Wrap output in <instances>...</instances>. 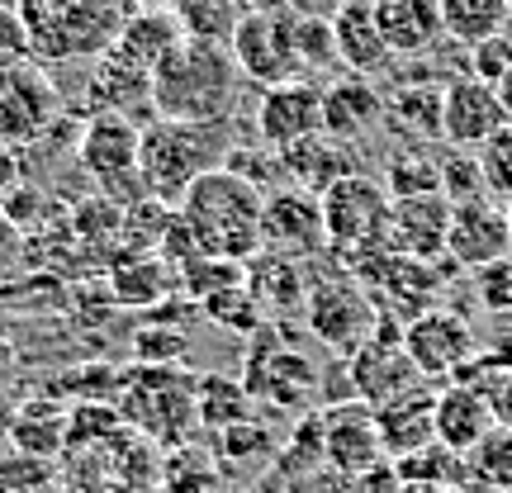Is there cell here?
Listing matches in <instances>:
<instances>
[{"label": "cell", "mask_w": 512, "mask_h": 493, "mask_svg": "<svg viewBox=\"0 0 512 493\" xmlns=\"http://www.w3.org/2000/svg\"><path fill=\"white\" fill-rule=\"evenodd\" d=\"M441 86L427 72H418L413 81L403 76L394 91L384 95V114L380 124H389V133L408 147H432L441 143Z\"/></svg>", "instance_id": "cell-22"}, {"label": "cell", "mask_w": 512, "mask_h": 493, "mask_svg": "<svg viewBox=\"0 0 512 493\" xmlns=\"http://www.w3.org/2000/svg\"><path fill=\"white\" fill-rule=\"evenodd\" d=\"M128 413H138L152 437L176 441L195 418V384L171 366H147L143 384H128Z\"/></svg>", "instance_id": "cell-18"}, {"label": "cell", "mask_w": 512, "mask_h": 493, "mask_svg": "<svg viewBox=\"0 0 512 493\" xmlns=\"http://www.w3.org/2000/svg\"><path fill=\"white\" fill-rule=\"evenodd\" d=\"M318 422H323V451H328V465L342 479H361V475H370V470H380L384 465L375 408H366L361 399H347V403H332Z\"/></svg>", "instance_id": "cell-16"}, {"label": "cell", "mask_w": 512, "mask_h": 493, "mask_svg": "<svg viewBox=\"0 0 512 493\" xmlns=\"http://www.w3.org/2000/svg\"><path fill=\"white\" fill-rule=\"evenodd\" d=\"M62 119V91L43 62H24L0 72V147L24 152L43 143Z\"/></svg>", "instance_id": "cell-9"}, {"label": "cell", "mask_w": 512, "mask_h": 493, "mask_svg": "<svg viewBox=\"0 0 512 493\" xmlns=\"http://www.w3.org/2000/svg\"><path fill=\"white\" fill-rule=\"evenodd\" d=\"M375 24H380L384 48L399 57H427L432 48L446 43L441 29V0H370Z\"/></svg>", "instance_id": "cell-24"}, {"label": "cell", "mask_w": 512, "mask_h": 493, "mask_svg": "<svg viewBox=\"0 0 512 493\" xmlns=\"http://www.w3.org/2000/svg\"><path fill=\"white\" fill-rule=\"evenodd\" d=\"M275 5H290V0H238V10H275Z\"/></svg>", "instance_id": "cell-44"}, {"label": "cell", "mask_w": 512, "mask_h": 493, "mask_svg": "<svg viewBox=\"0 0 512 493\" xmlns=\"http://www.w3.org/2000/svg\"><path fill=\"white\" fill-rule=\"evenodd\" d=\"M261 209H266V195L252 181H242L238 171L219 166L185 190L176 219L204 261L247 266L261 256Z\"/></svg>", "instance_id": "cell-1"}, {"label": "cell", "mask_w": 512, "mask_h": 493, "mask_svg": "<svg viewBox=\"0 0 512 493\" xmlns=\"http://www.w3.org/2000/svg\"><path fill=\"white\" fill-rule=\"evenodd\" d=\"M441 29L456 48H475L484 38H498L512 29L508 0H441Z\"/></svg>", "instance_id": "cell-29"}, {"label": "cell", "mask_w": 512, "mask_h": 493, "mask_svg": "<svg viewBox=\"0 0 512 493\" xmlns=\"http://www.w3.org/2000/svg\"><path fill=\"white\" fill-rule=\"evenodd\" d=\"M508 228H512V200H508Z\"/></svg>", "instance_id": "cell-47"}, {"label": "cell", "mask_w": 512, "mask_h": 493, "mask_svg": "<svg viewBox=\"0 0 512 493\" xmlns=\"http://www.w3.org/2000/svg\"><path fill=\"white\" fill-rule=\"evenodd\" d=\"M503 124H508V114L498 105L494 86H484V81H475L465 72L441 86V143L446 147L479 152Z\"/></svg>", "instance_id": "cell-15"}, {"label": "cell", "mask_w": 512, "mask_h": 493, "mask_svg": "<svg viewBox=\"0 0 512 493\" xmlns=\"http://www.w3.org/2000/svg\"><path fill=\"white\" fill-rule=\"evenodd\" d=\"M489 408H494V422L503 427V432H512V370H503V375H494V384H489Z\"/></svg>", "instance_id": "cell-42"}, {"label": "cell", "mask_w": 512, "mask_h": 493, "mask_svg": "<svg viewBox=\"0 0 512 493\" xmlns=\"http://www.w3.org/2000/svg\"><path fill=\"white\" fill-rule=\"evenodd\" d=\"M261 252L294 261V266H304V261L328 252L323 200L309 195V190H294V185L266 195V209H261Z\"/></svg>", "instance_id": "cell-12"}, {"label": "cell", "mask_w": 512, "mask_h": 493, "mask_svg": "<svg viewBox=\"0 0 512 493\" xmlns=\"http://www.w3.org/2000/svg\"><path fill=\"white\" fill-rule=\"evenodd\" d=\"M138 10H171V0H133Z\"/></svg>", "instance_id": "cell-45"}, {"label": "cell", "mask_w": 512, "mask_h": 493, "mask_svg": "<svg viewBox=\"0 0 512 493\" xmlns=\"http://www.w3.org/2000/svg\"><path fill=\"white\" fill-rule=\"evenodd\" d=\"M432 427H437V446L456 451V456H470L479 441L494 432V408L484 399V389L475 384H446L437 389V403H432Z\"/></svg>", "instance_id": "cell-23"}, {"label": "cell", "mask_w": 512, "mask_h": 493, "mask_svg": "<svg viewBox=\"0 0 512 493\" xmlns=\"http://www.w3.org/2000/svg\"><path fill=\"white\" fill-rule=\"evenodd\" d=\"M323 133V86L318 81H285L261 91L256 105V138L271 152H285L294 143H309Z\"/></svg>", "instance_id": "cell-14"}, {"label": "cell", "mask_w": 512, "mask_h": 493, "mask_svg": "<svg viewBox=\"0 0 512 493\" xmlns=\"http://www.w3.org/2000/svg\"><path fill=\"white\" fill-rule=\"evenodd\" d=\"M380 185L389 200H413V195H441V162L427 147H399L384 157Z\"/></svg>", "instance_id": "cell-30"}, {"label": "cell", "mask_w": 512, "mask_h": 493, "mask_svg": "<svg viewBox=\"0 0 512 493\" xmlns=\"http://www.w3.org/2000/svg\"><path fill=\"white\" fill-rule=\"evenodd\" d=\"M81 100H86V114H124L133 124H152V76L119 53L95 57Z\"/></svg>", "instance_id": "cell-19"}, {"label": "cell", "mask_w": 512, "mask_h": 493, "mask_svg": "<svg viewBox=\"0 0 512 493\" xmlns=\"http://www.w3.org/2000/svg\"><path fill=\"white\" fill-rule=\"evenodd\" d=\"M238 147L233 119L223 124H181V119H152L143 124V147H138V176L152 204L176 209L185 190L228 166V152Z\"/></svg>", "instance_id": "cell-2"}, {"label": "cell", "mask_w": 512, "mask_h": 493, "mask_svg": "<svg viewBox=\"0 0 512 493\" xmlns=\"http://www.w3.org/2000/svg\"><path fill=\"white\" fill-rule=\"evenodd\" d=\"M294 5H275V10H242L238 29L228 38V53L238 62V76L252 81L261 91L285 86V81H304L299 72V48H294Z\"/></svg>", "instance_id": "cell-6"}, {"label": "cell", "mask_w": 512, "mask_h": 493, "mask_svg": "<svg viewBox=\"0 0 512 493\" xmlns=\"http://www.w3.org/2000/svg\"><path fill=\"white\" fill-rule=\"evenodd\" d=\"M294 48H299V72H304V81L342 67V62H337V38H332L328 15H299V24H294Z\"/></svg>", "instance_id": "cell-34"}, {"label": "cell", "mask_w": 512, "mask_h": 493, "mask_svg": "<svg viewBox=\"0 0 512 493\" xmlns=\"http://www.w3.org/2000/svg\"><path fill=\"white\" fill-rule=\"evenodd\" d=\"M24 62H34V43H29L24 15H19L15 5H5V0H0V72L24 67Z\"/></svg>", "instance_id": "cell-40"}, {"label": "cell", "mask_w": 512, "mask_h": 493, "mask_svg": "<svg viewBox=\"0 0 512 493\" xmlns=\"http://www.w3.org/2000/svg\"><path fill=\"white\" fill-rule=\"evenodd\" d=\"M494 95H498V105H503V114H508V124H512V72L494 86Z\"/></svg>", "instance_id": "cell-43"}, {"label": "cell", "mask_w": 512, "mask_h": 493, "mask_svg": "<svg viewBox=\"0 0 512 493\" xmlns=\"http://www.w3.org/2000/svg\"><path fill=\"white\" fill-rule=\"evenodd\" d=\"M5 5H38V0H5Z\"/></svg>", "instance_id": "cell-46"}, {"label": "cell", "mask_w": 512, "mask_h": 493, "mask_svg": "<svg viewBox=\"0 0 512 493\" xmlns=\"http://www.w3.org/2000/svg\"><path fill=\"white\" fill-rule=\"evenodd\" d=\"M380 318V304H370V294L351 280V275H328V280H313L304 294V323L323 347L342 351L351 361V351L361 347Z\"/></svg>", "instance_id": "cell-10"}, {"label": "cell", "mask_w": 512, "mask_h": 493, "mask_svg": "<svg viewBox=\"0 0 512 493\" xmlns=\"http://www.w3.org/2000/svg\"><path fill=\"white\" fill-rule=\"evenodd\" d=\"M323 228H328V252L342 261H366L370 252L389 247V209L394 200L384 195V185L366 171H356L347 181L328 185L323 195Z\"/></svg>", "instance_id": "cell-5"}, {"label": "cell", "mask_w": 512, "mask_h": 493, "mask_svg": "<svg viewBox=\"0 0 512 493\" xmlns=\"http://www.w3.org/2000/svg\"><path fill=\"white\" fill-rule=\"evenodd\" d=\"M247 290H252L256 309L266 304V309H304V275H299V266L294 261H280V256H256V261H247Z\"/></svg>", "instance_id": "cell-31"}, {"label": "cell", "mask_w": 512, "mask_h": 493, "mask_svg": "<svg viewBox=\"0 0 512 493\" xmlns=\"http://www.w3.org/2000/svg\"><path fill=\"white\" fill-rule=\"evenodd\" d=\"M238 62L223 43L185 38L176 53L152 72V119L181 124H223L238 105Z\"/></svg>", "instance_id": "cell-3"}, {"label": "cell", "mask_w": 512, "mask_h": 493, "mask_svg": "<svg viewBox=\"0 0 512 493\" xmlns=\"http://www.w3.org/2000/svg\"><path fill=\"white\" fill-rule=\"evenodd\" d=\"M403 347L418 375H465L479 361V332L460 309L437 304L403 323Z\"/></svg>", "instance_id": "cell-11"}, {"label": "cell", "mask_w": 512, "mask_h": 493, "mask_svg": "<svg viewBox=\"0 0 512 493\" xmlns=\"http://www.w3.org/2000/svg\"><path fill=\"white\" fill-rule=\"evenodd\" d=\"M437 162H441V195H446V204H465V200L489 195V190H484V171H479L475 152L446 147V152H437Z\"/></svg>", "instance_id": "cell-35"}, {"label": "cell", "mask_w": 512, "mask_h": 493, "mask_svg": "<svg viewBox=\"0 0 512 493\" xmlns=\"http://www.w3.org/2000/svg\"><path fill=\"white\" fill-rule=\"evenodd\" d=\"M328 19H332V38H337V62H342L351 76L375 81V76H384L394 67V53L384 48L370 0H337Z\"/></svg>", "instance_id": "cell-21"}, {"label": "cell", "mask_w": 512, "mask_h": 493, "mask_svg": "<svg viewBox=\"0 0 512 493\" xmlns=\"http://www.w3.org/2000/svg\"><path fill=\"white\" fill-rule=\"evenodd\" d=\"M15 10L24 15L34 62H95L138 15L133 0H38Z\"/></svg>", "instance_id": "cell-4"}, {"label": "cell", "mask_w": 512, "mask_h": 493, "mask_svg": "<svg viewBox=\"0 0 512 493\" xmlns=\"http://www.w3.org/2000/svg\"><path fill=\"white\" fill-rule=\"evenodd\" d=\"M512 256V228H508V209L494 195H479V200L451 204V233H446V261L456 271H484Z\"/></svg>", "instance_id": "cell-13"}, {"label": "cell", "mask_w": 512, "mask_h": 493, "mask_svg": "<svg viewBox=\"0 0 512 493\" xmlns=\"http://www.w3.org/2000/svg\"><path fill=\"white\" fill-rule=\"evenodd\" d=\"M475 157H479V171H484V190L494 200H512V124L498 128Z\"/></svg>", "instance_id": "cell-37"}, {"label": "cell", "mask_w": 512, "mask_h": 493, "mask_svg": "<svg viewBox=\"0 0 512 493\" xmlns=\"http://www.w3.org/2000/svg\"><path fill=\"white\" fill-rule=\"evenodd\" d=\"M171 15H176L185 38H195V43H223L228 48L242 10H238V0H171Z\"/></svg>", "instance_id": "cell-33"}, {"label": "cell", "mask_w": 512, "mask_h": 493, "mask_svg": "<svg viewBox=\"0 0 512 493\" xmlns=\"http://www.w3.org/2000/svg\"><path fill=\"white\" fill-rule=\"evenodd\" d=\"M247 394L252 403L261 399L271 408H299L318 394V370L290 342H256L247 361Z\"/></svg>", "instance_id": "cell-17"}, {"label": "cell", "mask_w": 512, "mask_h": 493, "mask_svg": "<svg viewBox=\"0 0 512 493\" xmlns=\"http://www.w3.org/2000/svg\"><path fill=\"white\" fill-rule=\"evenodd\" d=\"M508 5H512V0H508Z\"/></svg>", "instance_id": "cell-48"}, {"label": "cell", "mask_w": 512, "mask_h": 493, "mask_svg": "<svg viewBox=\"0 0 512 493\" xmlns=\"http://www.w3.org/2000/svg\"><path fill=\"white\" fill-rule=\"evenodd\" d=\"M24 261H29V238H24V228L0 214V285H5L10 275L24 271Z\"/></svg>", "instance_id": "cell-41"}, {"label": "cell", "mask_w": 512, "mask_h": 493, "mask_svg": "<svg viewBox=\"0 0 512 493\" xmlns=\"http://www.w3.org/2000/svg\"><path fill=\"white\" fill-rule=\"evenodd\" d=\"M475 290H479L484 313L508 323L512 318V256H503V261H494V266L475 271Z\"/></svg>", "instance_id": "cell-39"}, {"label": "cell", "mask_w": 512, "mask_h": 493, "mask_svg": "<svg viewBox=\"0 0 512 493\" xmlns=\"http://www.w3.org/2000/svg\"><path fill=\"white\" fill-rule=\"evenodd\" d=\"M380 114L384 95L366 76H337L332 86H323V133L332 143H361L370 128L380 124Z\"/></svg>", "instance_id": "cell-25"}, {"label": "cell", "mask_w": 512, "mask_h": 493, "mask_svg": "<svg viewBox=\"0 0 512 493\" xmlns=\"http://www.w3.org/2000/svg\"><path fill=\"white\" fill-rule=\"evenodd\" d=\"M347 375H351V399H361L366 408H384V403L422 389L418 366L408 361V347H403V323L394 313L375 318L370 337L351 351Z\"/></svg>", "instance_id": "cell-8"}, {"label": "cell", "mask_w": 512, "mask_h": 493, "mask_svg": "<svg viewBox=\"0 0 512 493\" xmlns=\"http://www.w3.org/2000/svg\"><path fill=\"white\" fill-rule=\"evenodd\" d=\"M138 147H143V124H133L124 114H91L81 138H76V166L100 185V195H143L138 176Z\"/></svg>", "instance_id": "cell-7"}, {"label": "cell", "mask_w": 512, "mask_h": 493, "mask_svg": "<svg viewBox=\"0 0 512 493\" xmlns=\"http://www.w3.org/2000/svg\"><path fill=\"white\" fill-rule=\"evenodd\" d=\"M181 43H185V34H181V24H176L171 10H138V15L128 19V29L119 34V43H114L110 53H119L124 62H133V67H143V72L152 76Z\"/></svg>", "instance_id": "cell-28"}, {"label": "cell", "mask_w": 512, "mask_h": 493, "mask_svg": "<svg viewBox=\"0 0 512 493\" xmlns=\"http://www.w3.org/2000/svg\"><path fill=\"white\" fill-rule=\"evenodd\" d=\"M446 233H451V204L446 195H413L394 200L389 209V247L413 261H446Z\"/></svg>", "instance_id": "cell-20"}, {"label": "cell", "mask_w": 512, "mask_h": 493, "mask_svg": "<svg viewBox=\"0 0 512 493\" xmlns=\"http://www.w3.org/2000/svg\"><path fill=\"white\" fill-rule=\"evenodd\" d=\"M252 413V394H247V384L233 380V375H204L195 384V418L209 422V427H242Z\"/></svg>", "instance_id": "cell-32"}, {"label": "cell", "mask_w": 512, "mask_h": 493, "mask_svg": "<svg viewBox=\"0 0 512 493\" xmlns=\"http://www.w3.org/2000/svg\"><path fill=\"white\" fill-rule=\"evenodd\" d=\"M508 34H512V29H508Z\"/></svg>", "instance_id": "cell-49"}, {"label": "cell", "mask_w": 512, "mask_h": 493, "mask_svg": "<svg viewBox=\"0 0 512 493\" xmlns=\"http://www.w3.org/2000/svg\"><path fill=\"white\" fill-rule=\"evenodd\" d=\"M280 162H285V181H290L294 190H309V195H323L328 185L356 176L351 147L332 143L328 133H318V138H309V143L285 147V152H280Z\"/></svg>", "instance_id": "cell-27"}, {"label": "cell", "mask_w": 512, "mask_h": 493, "mask_svg": "<svg viewBox=\"0 0 512 493\" xmlns=\"http://www.w3.org/2000/svg\"><path fill=\"white\" fill-rule=\"evenodd\" d=\"M114 294L124 304H157L166 294V266L162 261H119L114 266Z\"/></svg>", "instance_id": "cell-36"}, {"label": "cell", "mask_w": 512, "mask_h": 493, "mask_svg": "<svg viewBox=\"0 0 512 493\" xmlns=\"http://www.w3.org/2000/svg\"><path fill=\"white\" fill-rule=\"evenodd\" d=\"M508 72H512V34L484 38V43H475L465 53V76H475L484 86H498Z\"/></svg>", "instance_id": "cell-38"}, {"label": "cell", "mask_w": 512, "mask_h": 493, "mask_svg": "<svg viewBox=\"0 0 512 493\" xmlns=\"http://www.w3.org/2000/svg\"><path fill=\"white\" fill-rule=\"evenodd\" d=\"M432 403L437 394H427V389H413V394H403V399L384 403L375 408V427H380V446L384 456H418L427 446H437V427H432Z\"/></svg>", "instance_id": "cell-26"}]
</instances>
